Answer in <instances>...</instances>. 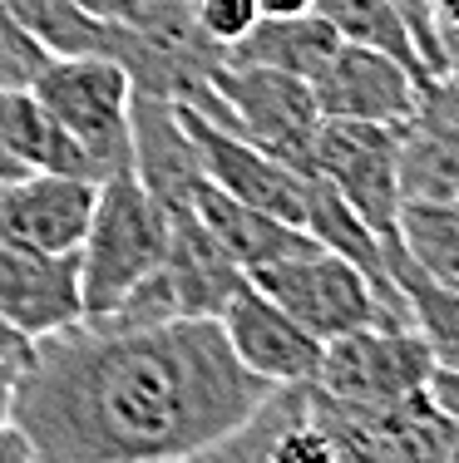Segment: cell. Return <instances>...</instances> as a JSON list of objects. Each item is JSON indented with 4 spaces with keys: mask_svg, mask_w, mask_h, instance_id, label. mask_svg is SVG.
<instances>
[{
    "mask_svg": "<svg viewBox=\"0 0 459 463\" xmlns=\"http://www.w3.org/2000/svg\"><path fill=\"white\" fill-rule=\"evenodd\" d=\"M94 193H100L94 183L60 178V173L0 178V241L35 251H74L90 227Z\"/></svg>",
    "mask_w": 459,
    "mask_h": 463,
    "instance_id": "13",
    "label": "cell"
},
{
    "mask_svg": "<svg viewBox=\"0 0 459 463\" xmlns=\"http://www.w3.org/2000/svg\"><path fill=\"white\" fill-rule=\"evenodd\" d=\"M45 60H50V50L40 45V40L10 15L5 0H0V74H5V84H30Z\"/></svg>",
    "mask_w": 459,
    "mask_h": 463,
    "instance_id": "21",
    "label": "cell"
},
{
    "mask_svg": "<svg viewBox=\"0 0 459 463\" xmlns=\"http://www.w3.org/2000/svg\"><path fill=\"white\" fill-rule=\"evenodd\" d=\"M193 15H198L203 35L213 40V45L233 50L237 40L262 20V5L257 0H193Z\"/></svg>",
    "mask_w": 459,
    "mask_h": 463,
    "instance_id": "22",
    "label": "cell"
},
{
    "mask_svg": "<svg viewBox=\"0 0 459 463\" xmlns=\"http://www.w3.org/2000/svg\"><path fill=\"white\" fill-rule=\"evenodd\" d=\"M30 94L84 148L94 183L134 173V138H129L134 80L114 54H50L30 80Z\"/></svg>",
    "mask_w": 459,
    "mask_h": 463,
    "instance_id": "3",
    "label": "cell"
},
{
    "mask_svg": "<svg viewBox=\"0 0 459 463\" xmlns=\"http://www.w3.org/2000/svg\"><path fill=\"white\" fill-rule=\"evenodd\" d=\"M267 463H341V458H336V449H331V439H326V429L316 424L311 414H297L277 439H272Z\"/></svg>",
    "mask_w": 459,
    "mask_h": 463,
    "instance_id": "23",
    "label": "cell"
},
{
    "mask_svg": "<svg viewBox=\"0 0 459 463\" xmlns=\"http://www.w3.org/2000/svg\"><path fill=\"white\" fill-rule=\"evenodd\" d=\"M84 10H90V15H100V20H109V25H114L119 15H124V5L129 0H80Z\"/></svg>",
    "mask_w": 459,
    "mask_h": 463,
    "instance_id": "29",
    "label": "cell"
},
{
    "mask_svg": "<svg viewBox=\"0 0 459 463\" xmlns=\"http://www.w3.org/2000/svg\"><path fill=\"white\" fill-rule=\"evenodd\" d=\"M217 326H223L233 355L267 384H311L316 370H321L326 340H316L297 316H287L253 281L227 301Z\"/></svg>",
    "mask_w": 459,
    "mask_h": 463,
    "instance_id": "10",
    "label": "cell"
},
{
    "mask_svg": "<svg viewBox=\"0 0 459 463\" xmlns=\"http://www.w3.org/2000/svg\"><path fill=\"white\" fill-rule=\"evenodd\" d=\"M193 213H198L203 222H207V232H213L227 251H233V261L247 271V277H253V271L277 267V261L306 257V251L321 247V241H316L306 227L282 222V217L262 213V207L237 203V197L217 193L213 183H203L198 193H193Z\"/></svg>",
    "mask_w": 459,
    "mask_h": 463,
    "instance_id": "16",
    "label": "cell"
},
{
    "mask_svg": "<svg viewBox=\"0 0 459 463\" xmlns=\"http://www.w3.org/2000/svg\"><path fill=\"white\" fill-rule=\"evenodd\" d=\"M0 84H5V74H0Z\"/></svg>",
    "mask_w": 459,
    "mask_h": 463,
    "instance_id": "30",
    "label": "cell"
},
{
    "mask_svg": "<svg viewBox=\"0 0 459 463\" xmlns=\"http://www.w3.org/2000/svg\"><path fill=\"white\" fill-rule=\"evenodd\" d=\"M272 390L233 355L217 321L109 326L84 316L30 340L15 429L35 463H188Z\"/></svg>",
    "mask_w": 459,
    "mask_h": 463,
    "instance_id": "1",
    "label": "cell"
},
{
    "mask_svg": "<svg viewBox=\"0 0 459 463\" xmlns=\"http://www.w3.org/2000/svg\"><path fill=\"white\" fill-rule=\"evenodd\" d=\"M129 138H134V178L158 197L163 207H193V193L207 183L203 158L183 124L178 104L163 94H139L129 104Z\"/></svg>",
    "mask_w": 459,
    "mask_h": 463,
    "instance_id": "15",
    "label": "cell"
},
{
    "mask_svg": "<svg viewBox=\"0 0 459 463\" xmlns=\"http://www.w3.org/2000/svg\"><path fill=\"white\" fill-rule=\"evenodd\" d=\"M257 5H262V15H301L316 0H257Z\"/></svg>",
    "mask_w": 459,
    "mask_h": 463,
    "instance_id": "28",
    "label": "cell"
},
{
    "mask_svg": "<svg viewBox=\"0 0 459 463\" xmlns=\"http://www.w3.org/2000/svg\"><path fill=\"white\" fill-rule=\"evenodd\" d=\"M213 90L227 109L223 128L253 138L257 148H267L287 168L311 173V143H316V128H321V109H316L311 80L267 70V64L223 60L213 70Z\"/></svg>",
    "mask_w": 459,
    "mask_h": 463,
    "instance_id": "7",
    "label": "cell"
},
{
    "mask_svg": "<svg viewBox=\"0 0 459 463\" xmlns=\"http://www.w3.org/2000/svg\"><path fill=\"white\" fill-rule=\"evenodd\" d=\"M257 291H267L272 301L282 306L287 316L311 330L316 340H336L346 330H360V326H410V311L400 301H390L356 261L336 257V251L316 247L306 257H292V261H277L267 271H253L247 277Z\"/></svg>",
    "mask_w": 459,
    "mask_h": 463,
    "instance_id": "4",
    "label": "cell"
},
{
    "mask_svg": "<svg viewBox=\"0 0 459 463\" xmlns=\"http://www.w3.org/2000/svg\"><path fill=\"white\" fill-rule=\"evenodd\" d=\"M168 251V207L134 173L109 178L94 193V213L80 247V296L84 316H104L148 277Z\"/></svg>",
    "mask_w": 459,
    "mask_h": 463,
    "instance_id": "2",
    "label": "cell"
},
{
    "mask_svg": "<svg viewBox=\"0 0 459 463\" xmlns=\"http://www.w3.org/2000/svg\"><path fill=\"white\" fill-rule=\"evenodd\" d=\"M15 374H20V360L0 355V434L15 429Z\"/></svg>",
    "mask_w": 459,
    "mask_h": 463,
    "instance_id": "25",
    "label": "cell"
},
{
    "mask_svg": "<svg viewBox=\"0 0 459 463\" xmlns=\"http://www.w3.org/2000/svg\"><path fill=\"white\" fill-rule=\"evenodd\" d=\"M425 15L435 25V40H440V30H459V0H425Z\"/></svg>",
    "mask_w": 459,
    "mask_h": 463,
    "instance_id": "26",
    "label": "cell"
},
{
    "mask_svg": "<svg viewBox=\"0 0 459 463\" xmlns=\"http://www.w3.org/2000/svg\"><path fill=\"white\" fill-rule=\"evenodd\" d=\"M311 173H321L346 203L366 217V227L400 247V128L396 124H360V118H321L311 143Z\"/></svg>",
    "mask_w": 459,
    "mask_h": 463,
    "instance_id": "6",
    "label": "cell"
},
{
    "mask_svg": "<svg viewBox=\"0 0 459 463\" xmlns=\"http://www.w3.org/2000/svg\"><path fill=\"white\" fill-rule=\"evenodd\" d=\"M5 5L50 54H109L114 50V25L90 15L80 0H5Z\"/></svg>",
    "mask_w": 459,
    "mask_h": 463,
    "instance_id": "20",
    "label": "cell"
},
{
    "mask_svg": "<svg viewBox=\"0 0 459 463\" xmlns=\"http://www.w3.org/2000/svg\"><path fill=\"white\" fill-rule=\"evenodd\" d=\"M435 355L415 326H360L326 340L316 390L351 410H390L430 384Z\"/></svg>",
    "mask_w": 459,
    "mask_h": 463,
    "instance_id": "5",
    "label": "cell"
},
{
    "mask_svg": "<svg viewBox=\"0 0 459 463\" xmlns=\"http://www.w3.org/2000/svg\"><path fill=\"white\" fill-rule=\"evenodd\" d=\"M336 45H341L336 25L311 5V10H301V15H262L257 25L227 50V60L233 64H267V70L316 80L321 64L336 54Z\"/></svg>",
    "mask_w": 459,
    "mask_h": 463,
    "instance_id": "17",
    "label": "cell"
},
{
    "mask_svg": "<svg viewBox=\"0 0 459 463\" xmlns=\"http://www.w3.org/2000/svg\"><path fill=\"white\" fill-rule=\"evenodd\" d=\"M178 114H183V124H188L193 143H198L203 178L213 183L217 193H227V197H237V203L262 207V213L301 227V183H306V173L287 168V163L272 158L267 148H257L253 138L213 124V118L198 114V109L178 104Z\"/></svg>",
    "mask_w": 459,
    "mask_h": 463,
    "instance_id": "8",
    "label": "cell"
},
{
    "mask_svg": "<svg viewBox=\"0 0 459 463\" xmlns=\"http://www.w3.org/2000/svg\"><path fill=\"white\" fill-rule=\"evenodd\" d=\"M153 271L168 291L173 316H198V321H217L227 311V301L247 286V271L207 232V222L193 207H173L168 213V251Z\"/></svg>",
    "mask_w": 459,
    "mask_h": 463,
    "instance_id": "12",
    "label": "cell"
},
{
    "mask_svg": "<svg viewBox=\"0 0 459 463\" xmlns=\"http://www.w3.org/2000/svg\"><path fill=\"white\" fill-rule=\"evenodd\" d=\"M0 321L25 340L84 321L80 257L74 251H35L0 241Z\"/></svg>",
    "mask_w": 459,
    "mask_h": 463,
    "instance_id": "11",
    "label": "cell"
},
{
    "mask_svg": "<svg viewBox=\"0 0 459 463\" xmlns=\"http://www.w3.org/2000/svg\"><path fill=\"white\" fill-rule=\"evenodd\" d=\"M420 90L425 84L415 80V70H406L396 54L351 45V40H341L336 54L321 64V74L311 80L321 118H360V124L396 128L420 109Z\"/></svg>",
    "mask_w": 459,
    "mask_h": 463,
    "instance_id": "9",
    "label": "cell"
},
{
    "mask_svg": "<svg viewBox=\"0 0 459 463\" xmlns=\"http://www.w3.org/2000/svg\"><path fill=\"white\" fill-rule=\"evenodd\" d=\"M390 277H396L400 296H406L410 326L420 330V340L430 345L435 365L459 370V291L445 281H435L430 271H420L406 257V247L390 251Z\"/></svg>",
    "mask_w": 459,
    "mask_h": 463,
    "instance_id": "19",
    "label": "cell"
},
{
    "mask_svg": "<svg viewBox=\"0 0 459 463\" xmlns=\"http://www.w3.org/2000/svg\"><path fill=\"white\" fill-rule=\"evenodd\" d=\"M0 355H10V360H25L30 355V340L20 335V330H10L5 321H0Z\"/></svg>",
    "mask_w": 459,
    "mask_h": 463,
    "instance_id": "27",
    "label": "cell"
},
{
    "mask_svg": "<svg viewBox=\"0 0 459 463\" xmlns=\"http://www.w3.org/2000/svg\"><path fill=\"white\" fill-rule=\"evenodd\" d=\"M425 390H430V400L440 404V410L459 424V370L435 365V374H430V384H425Z\"/></svg>",
    "mask_w": 459,
    "mask_h": 463,
    "instance_id": "24",
    "label": "cell"
},
{
    "mask_svg": "<svg viewBox=\"0 0 459 463\" xmlns=\"http://www.w3.org/2000/svg\"><path fill=\"white\" fill-rule=\"evenodd\" d=\"M400 197L459 203V90L430 80L420 109L400 124Z\"/></svg>",
    "mask_w": 459,
    "mask_h": 463,
    "instance_id": "14",
    "label": "cell"
},
{
    "mask_svg": "<svg viewBox=\"0 0 459 463\" xmlns=\"http://www.w3.org/2000/svg\"><path fill=\"white\" fill-rule=\"evenodd\" d=\"M326 20L336 25V35L351 45H370L380 54H396L406 70H415V80L430 84V64H425L420 35H415V15L410 0H316Z\"/></svg>",
    "mask_w": 459,
    "mask_h": 463,
    "instance_id": "18",
    "label": "cell"
}]
</instances>
